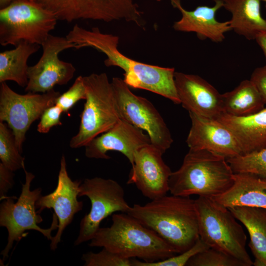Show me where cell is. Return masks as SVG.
Instances as JSON below:
<instances>
[{
	"label": "cell",
	"instance_id": "1",
	"mask_svg": "<svg viewBox=\"0 0 266 266\" xmlns=\"http://www.w3.org/2000/svg\"><path fill=\"white\" fill-rule=\"evenodd\" d=\"M76 49L91 47L106 56V66H117L124 71V81L130 87L150 91L180 104L177 92L174 68L143 63L123 55L118 48L119 37L102 33L98 27L86 30L75 24L66 35Z\"/></svg>",
	"mask_w": 266,
	"mask_h": 266
},
{
	"label": "cell",
	"instance_id": "2",
	"mask_svg": "<svg viewBox=\"0 0 266 266\" xmlns=\"http://www.w3.org/2000/svg\"><path fill=\"white\" fill-rule=\"evenodd\" d=\"M127 214L154 231L177 254L191 248L200 238L195 200L166 195L144 204H135Z\"/></svg>",
	"mask_w": 266,
	"mask_h": 266
},
{
	"label": "cell",
	"instance_id": "3",
	"mask_svg": "<svg viewBox=\"0 0 266 266\" xmlns=\"http://www.w3.org/2000/svg\"><path fill=\"white\" fill-rule=\"evenodd\" d=\"M109 227L100 228L89 246L101 247L120 256L145 262L165 260L177 254L158 234L126 213H114Z\"/></svg>",
	"mask_w": 266,
	"mask_h": 266
},
{
	"label": "cell",
	"instance_id": "4",
	"mask_svg": "<svg viewBox=\"0 0 266 266\" xmlns=\"http://www.w3.org/2000/svg\"><path fill=\"white\" fill-rule=\"evenodd\" d=\"M234 173L227 159L209 151L189 149L180 167L169 179L171 195L213 198L233 185Z\"/></svg>",
	"mask_w": 266,
	"mask_h": 266
},
{
	"label": "cell",
	"instance_id": "5",
	"mask_svg": "<svg viewBox=\"0 0 266 266\" xmlns=\"http://www.w3.org/2000/svg\"><path fill=\"white\" fill-rule=\"evenodd\" d=\"M195 200L200 238L210 247L230 255L251 266L246 249V235L227 207L213 199L199 197Z\"/></svg>",
	"mask_w": 266,
	"mask_h": 266
},
{
	"label": "cell",
	"instance_id": "6",
	"mask_svg": "<svg viewBox=\"0 0 266 266\" xmlns=\"http://www.w3.org/2000/svg\"><path fill=\"white\" fill-rule=\"evenodd\" d=\"M86 102L80 115L78 133L70 140L72 148L85 147L108 131L120 120L113 88L105 73L84 76Z\"/></svg>",
	"mask_w": 266,
	"mask_h": 266
},
{
	"label": "cell",
	"instance_id": "7",
	"mask_svg": "<svg viewBox=\"0 0 266 266\" xmlns=\"http://www.w3.org/2000/svg\"><path fill=\"white\" fill-rule=\"evenodd\" d=\"M58 19L30 0H13L0 10V43L17 46L22 41L39 45L54 30Z\"/></svg>",
	"mask_w": 266,
	"mask_h": 266
},
{
	"label": "cell",
	"instance_id": "8",
	"mask_svg": "<svg viewBox=\"0 0 266 266\" xmlns=\"http://www.w3.org/2000/svg\"><path fill=\"white\" fill-rule=\"evenodd\" d=\"M23 169L26 176L25 182L22 184L21 193L17 201L14 202L16 197H7L2 200L0 206V226L5 227L8 233L7 245L1 252L4 259L8 257L14 241L18 242L26 235V231H38L51 240L53 237L51 232L58 227V219L55 213L49 228L44 229L38 226L43 220L36 211L35 204L41 196L42 190L37 188L31 190V184L34 175L27 171L25 166Z\"/></svg>",
	"mask_w": 266,
	"mask_h": 266
},
{
	"label": "cell",
	"instance_id": "9",
	"mask_svg": "<svg viewBox=\"0 0 266 266\" xmlns=\"http://www.w3.org/2000/svg\"><path fill=\"white\" fill-rule=\"evenodd\" d=\"M52 13L58 20L110 22L125 20L141 26L142 13L133 0H30Z\"/></svg>",
	"mask_w": 266,
	"mask_h": 266
},
{
	"label": "cell",
	"instance_id": "10",
	"mask_svg": "<svg viewBox=\"0 0 266 266\" xmlns=\"http://www.w3.org/2000/svg\"><path fill=\"white\" fill-rule=\"evenodd\" d=\"M111 82L120 119L145 131L151 144L164 154L173 140L159 111L147 99L133 94L123 79L115 77Z\"/></svg>",
	"mask_w": 266,
	"mask_h": 266
},
{
	"label": "cell",
	"instance_id": "11",
	"mask_svg": "<svg viewBox=\"0 0 266 266\" xmlns=\"http://www.w3.org/2000/svg\"><path fill=\"white\" fill-rule=\"evenodd\" d=\"M78 196L87 197L91 207L81 220L75 245L91 240L102 221L108 216L116 212L127 213L131 208L125 200L122 186L111 179L99 177L85 179L80 186Z\"/></svg>",
	"mask_w": 266,
	"mask_h": 266
},
{
	"label": "cell",
	"instance_id": "12",
	"mask_svg": "<svg viewBox=\"0 0 266 266\" xmlns=\"http://www.w3.org/2000/svg\"><path fill=\"white\" fill-rule=\"evenodd\" d=\"M60 95L54 89L41 94L28 92L21 95L6 82L0 83V122H5L11 129L21 153L26 133L32 123L40 118L47 108L56 104Z\"/></svg>",
	"mask_w": 266,
	"mask_h": 266
},
{
	"label": "cell",
	"instance_id": "13",
	"mask_svg": "<svg viewBox=\"0 0 266 266\" xmlns=\"http://www.w3.org/2000/svg\"><path fill=\"white\" fill-rule=\"evenodd\" d=\"M42 54L34 65L29 66L27 92L44 93L54 89L55 85H66L73 77L76 69L69 62L59 59L62 51L76 48L66 37L50 34L41 44Z\"/></svg>",
	"mask_w": 266,
	"mask_h": 266
},
{
	"label": "cell",
	"instance_id": "14",
	"mask_svg": "<svg viewBox=\"0 0 266 266\" xmlns=\"http://www.w3.org/2000/svg\"><path fill=\"white\" fill-rule=\"evenodd\" d=\"M164 154L152 144L140 148L135 154L133 166L128 184H134L142 195L154 200L169 192L172 173L164 161Z\"/></svg>",
	"mask_w": 266,
	"mask_h": 266
},
{
	"label": "cell",
	"instance_id": "15",
	"mask_svg": "<svg viewBox=\"0 0 266 266\" xmlns=\"http://www.w3.org/2000/svg\"><path fill=\"white\" fill-rule=\"evenodd\" d=\"M81 181H72L68 175L66 158L62 156L55 190L47 195L40 196L36 202L38 213L45 209L53 208L58 219L56 234L51 240L50 248L55 250L61 241L64 230L72 222L74 215L82 210L83 202L78 200Z\"/></svg>",
	"mask_w": 266,
	"mask_h": 266
},
{
	"label": "cell",
	"instance_id": "16",
	"mask_svg": "<svg viewBox=\"0 0 266 266\" xmlns=\"http://www.w3.org/2000/svg\"><path fill=\"white\" fill-rule=\"evenodd\" d=\"M151 144L150 138L143 130L120 119L109 130L93 139L85 146V154L88 158L109 159V151L123 154L133 166L136 152Z\"/></svg>",
	"mask_w": 266,
	"mask_h": 266
},
{
	"label": "cell",
	"instance_id": "17",
	"mask_svg": "<svg viewBox=\"0 0 266 266\" xmlns=\"http://www.w3.org/2000/svg\"><path fill=\"white\" fill-rule=\"evenodd\" d=\"M189 113L191 127L186 143L190 149L209 151L226 159L243 155L233 133L218 120Z\"/></svg>",
	"mask_w": 266,
	"mask_h": 266
},
{
	"label": "cell",
	"instance_id": "18",
	"mask_svg": "<svg viewBox=\"0 0 266 266\" xmlns=\"http://www.w3.org/2000/svg\"><path fill=\"white\" fill-rule=\"evenodd\" d=\"M174 80L180 104L189 112L214 119L224 113L222 94L201 77L175 72Z\"/></svg>",
	"mask_w": 266,
	"mask_h": 266
},
{
	"label": "cell",
	"instance_id": "19",
	"mask_svg": "<svg viewBox=\"0 0 266 266\" xmlns=\"http://www.w3.org/2000/svg\"><path fill=\"white\" fill-rule=\"evenodd\" d=\"M214 1L212 7L199 6L188 11L182 6L180 0H170L172 6L178 9L182 15L181 18L174 23L173 28L176 31L195 33L200 39L222 42L225 38V33L232 29L229 21L219 22L216 19V13L223 4L222 0Z\"/></svg>",
	"mask_w": 266,
	"mask_h": 266
},
{
	"label": "cell",
	"instance_id": "20",
	"mask_svg": "<svg viewBox=\"0 0 266 266\" xmlns=\"http://www.w3.org/2000/svg\"><path fill=\"white\" fill-rule=\"evenodd\" d=\"M217 120L233 133L243 155L266 148V107L243 117L223 113Z\"/></svg>",
	"mask_w": 266,
	"mask_h": 266
},
{
	"label": "cell",
	"instance_id": "21",
	"mask_svg": "<svg viewBox=\"0 0 266 266\" xmlns=\"http://www.w3.org/2000/svg\"><path fill=\"white\" fill-rule=\"evenodd\" d=\"M232 186L213 199L228 208L250 206L266 208V179L245 173H234Z\"/></svg>",
	"mask_w": 266,
	"mask_h": 266
},
{
	"label": "cell",
	"instance_id": "22",
	"mask_svg": "<svg viewBox=\"0 0 266 266\" xmlns=\"http://www.w3.org/2000/svg\"><path fill=\"white\" fill-rule=\"evenodd\" d=\"M223 7L231 12L232 30L248 40L266 31V20L261 15V0H222Z\"/></svg>",
	"mask_w": 266,
	"mask_h": 266
},
{
	"label": "cell",
	"instance_id": "23",
	"mask_svg": "<svg viewBox=\"0 0 266 266\" xmlns=\"http://www.w3.org/2000/svg\"><path fill=\"white\" fill-rule=\"evenodd\" d=\"M229 209L248 232V246L254 258L253 265L266 266V208L235 206Z\"/></svg>",
	"mask_w": 266,
	"mask_h": 266
},
{
	"label": "cell",
	"instance_id": "24",
	"mask_svg": "<svg viewBox=\"0 0 266 266\" xmlns=\"http://www.w3.org/2000/svg\"><path fill=\"white\" fill-rule=\"evenodd\" d=\"M36 44L22 41L13 49L0 53V83L12 81L26 87L28 82V60L40 48Z\"/></svg>",
	"mask_w": 266,
	"mask_h": 266
},
{
	"label": "cell",
	"instance_id": "25",
	"mask_svg": "<svg viewBox=\"0 0 266 266\" xmlns=\"http://www.w3.org/2000/svg\"><path fill=\"white\" fill-rule=\"evenodd\" d=\"M224 113L243 117L265 108L264 102L250 80H244L233 90L222 94Z\"/></svg>",
	"mask_w": 266,
	"mask_h": 266
},
{
	"label": "cell",
	"instance_id": "26",
	"mask_svg": "<svg viewBox=\"0 0 266 266\" xmlns=\"http://www.w3.org/2000/svg\"><path fill=\"white\" fill-rule=\"evenodd\" d=\"M12 131L7 124L0 122V159L6 167L14 171L25 166Z\"/></svg>",
	"mask_w": 266,
	"mask_h": 266
},
{
	"label": "cell",
	"instance_id": "27",
	"mask_svg": "<svg viewBox=\"0 0 266 266\" xmlns=\"http://www.w3.org/2000/svg\"><path fill=\"white\" fill-rule=\"evenodd\" d=\"M227 161L234 173H249L266 179V148Z\"/></svg>",
	"mask_w": 266,
	"mask_h": 266
},
{
	"label": "cell",
	"instance_id": "28",
	"mask_svg": "<svg viewBox=\"0 0 266 266\" xmlns=\"http://www.w3.org/2000/svg\"><path fill=\"white\" fill-rule=\"evenodd\" d=\"M187 266H245L236 258L219 250L209 248L193 256Z\"/></svg>",
	"mask_w": 266,
	"mask_h": 266
},
{
	"label": "cell",
	"instance_id": "29",
	"mask_svg": "<svg viewBox=\"0 0 266 266\" xmlns=\"http://www.w3.org/2000/svg\"><path fill=\"white\" fill-rule=\"evenodd\" d=\"M210 247L200 238L195 244L187 250L167 259L155 262H145L136 259L132 260V266H184L189 260L196 254Z\"/></svg>",
	"mask_w": 266,
	"mask_h": 266
},
{
	"label": "cell",
	"instance_id": "30",
	"mask_svg": "<svg viewBox=\"0 0 266 266\" xmlns=\"http://www.w3.org/2000/svg\"><path fill=\"white\" fill-rule=\"evenodd\" d=\"M82 260L85 266H132L131 259L123 258L104 248L98 253L83 254Z\"/></svg>",
	"mask_w": 266,
	"mask_h": 266
},
{
	"label": "cell",
	"instance_id": "31",
	"mask_svg": "<svg viewBox=\"0 0 266 266\" xmlns=\"http://www.w3.org/2000/svg\"><path fill=\"white\" fill-rule=\"evenodd\" d=\"M86 98V89L83 77L79 76L71 86L57 98L55 104L59 106L63 112L67 113L77 102Z\"/></svg>",
	"mask_w": 266,
	"mask_h": 266
},
{
	"label": "cell",
	"instance_id": "32",
	"mask_svg": "<svg viewBox=\"0 0 266 266\" xmlns=\"http://www.w3.org/2000/svg\"><path fill=\"white\" fill-rule=\"evenodd\" d=\"M63 112L62 108L57 104L47 108L40 118V120L37 127V132L46 133L52 127L62 125L60 117Z\"/></svg>",
	"mask_w": 266,
	"mask_h": 266
},
{
	"label": "cell",
	"instance_id": "33",
	"mask_svg": "<svg viewBox=\"0 0 266 266\" xmlns=\"http://www.w3.org/2000/svg\"><path fill=\"white\" fill-rule=\"evenodd\" d=\"M250 80L257 89L265 105H266V66L255 68Z\"/></svg>",
	"mask_w": 266,
	"mask_h": 266
},
{
	"label": "cell",
	"instance_id": "34",
	"mask_svg": "<svg viewBox=\"0 0 266 266\" xmlns=\"http://www.w3.org/2000/svg\"><path fill=\"white\" fill-rule=\"evenodd\" d=\"M13 171L0 163V200H2L7 196L8 191L14 184V173Z\"/></svg>",
	"mask_w": 266,
	"mask_h": 266
},
{
	"label": "cell",
	"instance_id": "35",
	"mask_svg": "<svg viewBox=\"0 0 266 266\" xmlns=\"http://www.w3.org/2000/svg\"><path fill=\"white\" fill-rule=\"evenodd\" d=\"M255 40L262 49L266 60V31L258 34Z\"/></svg>",
	"mask_w": 266,
	"mask_h": 266
},
{
	"label": "cell",
	"instance_id": "36",
	"mask_svg": "<svg viewBox=\"0 0 266 266\" xmlns=\"http://www.w3.org/2000/svg\"><path fill=\"white\" fill-rule=\"evenodd\" d=\"M13 0H0V8L8 5Z\"/></svg>",
	"mask_w": 266,
	"mask_h": 266
},
{
	"label": "cell",
	"instance_id": "37",
	"mask_svg": "<svg viewBox=\"0 0 266 266\" xmlns=\"http://www.w3.org/2000/svg\"><path fill=\"white\" fill-rule=\"evenodd\" d=\"M262 0L265 2V7L266 8V0Z\"/></svg>",
	"mask_w": 266,
	"mask_h": 266
},
{
	"label": "cell",
	"instance_id": "38",
	"mask_svg": "<svg viewBox=\"0 0 266 266\" xmlns=\"http://www.w3.org/2000/svg\"><path fill=\"white\" fill-rule=\"evenodd\" d=\"M157 0V1H161V0Z\"/></svg>",
	"mask_w": 266,
	"mask_h": 266
}]
</instances>
